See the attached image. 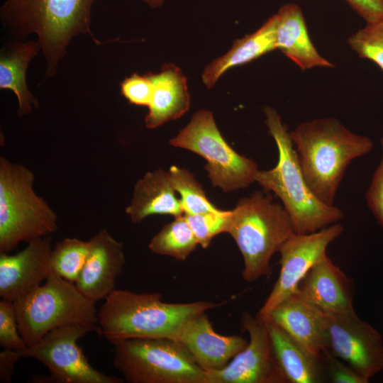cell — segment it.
<instances>
[{"label":"cell","mask_w":383,"mask_h":383,"mask_svg":"<svg viewBox=\"0 0 383 383\" xmlns=\"http://www.w3.org/2000/svg\"><path fill=\"white\" fill-rule=\"evenodd\" d=\"M98 311V323L110 343L128 338H170L189 318L221 304L208 301L167 303L160 293L115 289Z\"/></svg>","instance_id":"277c9868"},{"label":"cell","mask_w":383,"mask_h":383,"mask_svg":"<svg viewBox=\"0 0 383 383\" xmlns=\"http://www.w3.org/2000/svg\"><path fill=\"white\" fill-rule=\"evenodd\" d=\"M0 345L14 350L27 347L18 331L13 303L4 299L0 301Z\"/></svg>","instance_id":"f546056e"},{"label":"cell","mask_w":383,"mask_h":383,"mask_svg":"<svg viewBox=\"0 0 383 383\" xmlns=\"http://www.w3.org/2000/svg\"><path fill=\"white\" fill-rule=\"evenodd\" d=\"M35 175L27 167L0 157V253L22 241L49 236L58 228L57 216L34 189Z\"/></svg>","instance_id":"52a82bcc"},{"label":"cell","mask_w":383,"mask_h":383,"mask_svg":"<svg viewBox=\"0 0 383 383\" xmlns=\"http://www.w3.org/2000/svg\"><path fill=\"white\" fill-rule=\"evenodd\" d=\"M321 359L324 360L328 369V374L332 382L334 383H367L365 379L348 365L340 362L338 358L326 350Z\"/></svg>","instance_id":"d6a6232c"},{"label":"cell","mask_w":383,"mask_h":383,"mask_svg":"<svg viewBox=\"0 0 383 383\" xmlns=\"http://www.w3.org/2000/svg\"><path fill=\"white\" fill-rule=\"evenodd\" d=\"M89 242L87 259L74 284L84 296L97 301L116 289L126 259L123 244L106 229L100 230Z\"/></svg>","instance_id":"2e32d148"},{"label":"cell","mask_w":383,"mask_h":383,"mask_svg":"<svg viewBox=\"0 0 383 383\" xmlns=\"http://www.w3.org/2000/svg\"><path fill=\"white\" fill-rule=\"evenodd\" d=\"M170 144L204 157L212 185L226 192L248 187L255 182L259 170L257 164L227 143L210 111L195 113L189 123L170 140Z\"/></svg>","instance_id":"9c48e42d"},{"label":"cell","mask_w":383,"mask_h":383,"mask_svg":"<svg viewBox=\"0 0 383 383\" xmlns=\"http://www.w3.org/2000/svg\"><path fill=\"white\" fill-rule=\"evenodd\" d=\"M353 279L326 255L301 279L295 293L325 313L348 312L353 309Z\"/></svg>","instance_id":"e0dca14e"},{"label":"cell","mask_w":383,"mask_h":383,"mask_svg":"<svg viewBox=\"0 0 383 383\" xmlns=\"http://www.w3.org/2000/svg\"><path fill=\"white\" fill-rule=\"evenodd\" d=\"M283 206L257 191L239 200L231 210L228 231L242 255L243 278L255 282L272 274L270 260L294 233Z\"/></svg>","instance_id":"5b68a950"},{"label":"cell","mask_w":383,"mask_h":383,"mask_svg":"<svg viewBox=\"0 0 383 383\" xmlns=\"http://www.w3.org/2000/svg\"><path fill=\"white\" fill-rule=\"evenodd\" d=\"M264 320L278 326L306 353L317 360H321L327 350L323 312L296 293L279 304Z\"/></svg>","instance_id":"ac0fdd59"},{"label":"cell","mask_w":383,"mask_h":383,"mask_svg":"<svg viewBox=\"0 0 383 383\" xmlns=\"http://www.w3.org/2000/svg\"><path fill=\"white\" fill-rule=\"evenodd\" d=\"M96 0H6L0 21L13 40L37 35L46 62V77H55L72 40L88 34L101 44L91 30Z\"/></svg>","instance_id":"6da1fadb"},{"label":"cell","mask_w":383,"mask_h":383,"mask_svg":"<svg viewBox=\"0 0 383 383\" xmlns=\"http://www.w3.org/2000/svg\"><path fill=\"white\" fill-rule=\"evenodd\" d=\"M51 237L34 239L13 255L0 253V296L13 301L42 284L51 272Z\"/></svg>","instance_id":"9a60e30c"},{"label":"cell","mask_w":383,"mask_h":383,"mask_svg":"<svg viewBox=\"0 0 383 383\" xmlns=\"http://www.w3.org/2000/svg\"><path fill=\"white\" fill-rule=\"evenodd\" d=\"M348 43L359 57L373 62L383 72V18L366 23L350 36Z\"/></svg>","instance_id":"83f0119b"},{"label":"cell","mask_w":383,"mask_h":383,"mask_svg":"<svg viewBox=\"0 0 383 383\" xmlns=\"http://www.w3.org/2000/svg\"><path fill=\"white\" fill-rule=\"evenodd\" d=\"M276 362L287 383H318L321 360L306 353L282 328L265 320Z\"/></svg>","instance_id":"cb8c5ba5"},{"label":"cell","mask_w":383,"mask_h":383,"mask_svg":"<svg viewBox=\"0 0 383 383\" xmlns=\"http://www.w3.org/2000/svg\"><path fill=\"white\" fill-rule=\"evenodd\" d=\"M184 216L199 245L206 249L216 235L228 233L231 221V210L221 209L217 212Z\"/></svg>","instance_id":"f1b7e54d"},{"label":"cell","mask_w":383,"mask_h":383,"mask_svg":"<svg viewBox=\"0 0 383 383\" xmlns=\"http://www.w3.org/2000/svg\"><path fill=\"white\" fill-rule=\"evenodd\" d=\"M343 231V226L335 223L313 233H293L279 252V277L257 316L266 318L279 304L294 294L301 279L326 255L328 245Z\"/></svg>","instance_id":"7c38bea8"},{"label":"cell","mask_w":383,"mask_h":383,"mask_svg":"<svg viewBox=\"0 0 383 383\" xmlns=\"http://www.w3.org/2000/svg\"><path fill=\"white\" fill-rule=\"evenodd\" d=\"M168 172L172 185L179 194L184 214H199L221 210L208 199L202 186L189 171L172 165Z\"/></svg>","instance_id":"4316f807"},{"label":"cell","mask_w":383,"mask_h":383,"mask_svg":"<svg viewBox=\"0 0 383 383\" xmlns=\"http://www.w3.org/2000/svg\"><path fill=\"white\" fill-rule=\"evenodd\" d=\"M153 9H157L162 6L165 0H141Z\"/></svg>","instance_id":"d590c367"},{"label":"cell","mask_w":383,"mask_h":383,"mask_svg":"<svg viewBox=\"0 0 383 383\" xmlns=\"http://www.w3.org/2000/svg\"><path fill=\"white\" fill-rule=\"evenodd\" d=\"M277 49L274 16L270 17L255 32L236 40L230 50L206 67L202 81L208 89L229 69L250 62Z\"/></svg>","instance_id":"603a6c76"},{"label":"cell","mask_w":383,"mask_h":383,"mask_svg":"<svg viewBox=\"0 0 383 383\" xmlns=\"http://www.w3.org/2000/svg\"><path fill=\"white\" fill-rule=\"evenodd\" d=\"M89 250V240L76 238L62 239L52 250V271L68 281L75 282L86 262Z\"/></svg>","instance_id":"484cf974"},{"label":"cell","mask_w":383,"mask_h":383,"mask_svg":"<svg viewBox=\"0 0 383 383\" xmlns=\"http://www.w3.org/2000/svg\"><path fill=\"white\" fill-rule=\"evenodd\" d=\"M126 212L133 223L152 215H183L169 172L162 169L148 172L138 180Z\"/></svg>","instance_id":"44dd1931"},{"label":"cell","mask_w":383,"mask_h":383,"mask_svg":"<svg viewBox=\"0 0 383 383\" xmlns=\"http://www.w3.org/2000/svg\"><path fill=\"white\" fill-rule=\"evenodd\" d=\"M96 302L84 296L74 282L52 271L44 284L13 301L18 331L27 346L67 325L92 327L101 335Z\"/></svg>","instance_id":"8992f818"},{"label":"cell","mask_w":383,"mask_h":383,"mask_svg":"<svg viewBox=\"0 0 383 383\" xmlns=\"http://www.w3.org/2000/svg\"><path fill=\"white\" fill-rule=\"evenodd\" d=\"M241 326L249 334L247 346L224 367L206 372L207 383H287L274 358L266 321L244 312Z\"/></svg>","instance_id":"4fadbf2b"},{"label":"cell","mask_w":383,"mask_h":383,"mask_svg":"<svg viewBox=\"0 0 383 383\" xmlns=\"http://www.w3.org/2000/svg\"><path fill=\"white\" fill-rule=\"evenodd\" d=\"M264 112L265 124L277 145L278 161L272 169L258 170L255 182L281 200L296 233H313L338 223L343 218V211L319 200L308 186L290 132L280 116L269 106Z\"/></svg>","instance_id":"3957f363"},{"label":"cell","mask_w":383,"mask_h":383,"mask_svg":"<svg viewBox=\"0 0 383 383\" xmlns=\"http://www.w3.org/2000/svg\"><path fill=\"white\" fill-rule=\"evenodd\" d=\"M113 365L131 383H207V372L170 338H128L111 343Z\"/></svg>","instance_id":"ba28073f"},{"label":"cell","mask_w":383,"mask_h":383,"mask_svg":"<svg viewBox=\"0 0 383 383\" xmlns=\"http://www.w3.org/2000/svg\"><path fill=\"white\" fill-rule=\"evenodd\" d=\"M18 350L4 349L0 353V381L10 382L16 362L21 359Z\"/></svg>","instance_id":"e575fe53"},{"label":"cell","mask_w":383,"mask_h":383,"mask_svg":"<svg viewBox=\"0 0 383 383\" xmlns=\"http://www.w3.org/2000/svg\"><path fill=\"white\" fill-rule=\"evenodd\" d=\"M323 330L327 350L365 379L369 381L383 370L382 335L355 310L323 312Z\"/></svg>","instance_id":"8fae6325"},{"label":"cell","mask_w":383,"mask_h":383,"mask_svg":"<svg viewBox=\"0 0 383 383\" xmlns=\"http://www.w3.org/2000/svg\"><path fill=\"white\" fill-rule=\"evenodd\" d=\"M121 94L131 104L149 106L153 94V84L148 73L139 75L136 73L125 78L120 84Z\"/></svg>","instance_id":"4dcf8cb0"},{"label":"cell","mask_w":383,"mask_h":383,"mask_svg":"<svg viewBox=\"0 0 383 383\" xmlns=\"http://www.w3.org/2000/svg\"><path fill=\"white\" fill-rule=\"evenodd\" d=\"M148 74L153 94L145 123L147 128L153 129L184 115L189 108L190 99L187 78L176 65L167 64L159 73Z\"/></svg>","instance_id":"ffe728a7"},{"label":"cell","mask_w":383,"mask_h":383,"mask_svg":"<svg viewBox=\"0 0 383 383\" xmlns=\"http://www.w3.org/2000/svg\"><path fill=\"white\" fill-rule=\"evenodd\" d=\"M276 47L302 71L314 67H333L313 44L301 8L294 3L283 5L274 14Z\"/></svg>","instance_id":"d6986e66"},{"label":"cell","mask_w":383,"mask_h":383,"mask_svg":"<svg viewBox=\"0 0 383 383\" xmlns=\"http://www.w3.org/2000/svg\"><path fill=\"white\" fill-rule=\"evenodd\" d=\"M91 331L99 334L96 328L83 325L58 327L18 353L21 358H34L48 369L50 377L43 382L122 383L121 379L93 367L77 344Z\"/></svg>","instance_id":"30bf717a"},{"label":"cell","mask_w":383,"mask_h":383,"mask_svg":"<svg viewBox=\"0 0 383 383\" xmlns=\"http://www.w3.org/2000/svg\"><path fill=\"white\" fill-rule=\"evenodd\" d=\"M380 143L382 159L373 174L365 198L369 208L383 228V138Z\"/></svg>","instance_id":"1f68e13d"},{"label":"cell","mask_w":383,"mask_h":383,"mask_svg":"<svg viewBox=\"0 0 383 383\" xmlns=\"http://www.w3.org/2000/svg\"><path fill=\"white\" fill-rule=\"evenodd\" d=\"M170 339L178 343L206 372L224 367L248 343L241 336L216 332L206 311L187 319Z\"/></svg>","instance_id":"5bb4252c"},{"label":"cell","mask_w":383,"mask_h":383,"mask_svg":"<svg viewBox=\"0 0 383 383\" xmlns=\"http://www.w3.org/2000/svg\"><path fill=\"white\" fill-rule=\"evenodd\" d=\"M366 23L383 18V0H345Z\"/></svg>","instance_id":"836d02e7"},{"label":"cell","mask_w":383,"mask_h":383,"mask_svg":"<svg viewBox=\"0 0 383 383\" xmlns=\"http://www.w3.org/2000/svg\"><path fill=\"white\" fill-rule=\"evenodd\" d=\"M41 51L39 42L33 40H13L1 50L0 89L11 90L17 97L18 113L25 116L39 103L29 91L26 82L30 61Z\"/></svg>","instance_id":"7402d4cb"},{"label":"cell","mask_w":383,"mask_h":383,"mask_svg":"<svg viewBox=\"0 0 383 383\" xmlns=\"http://www.w3.org/2000/svg\"><path fill=\"white\" fill-rule=\"evenodd\" d=\"M174 218L152 237L148 248L155 254L184 261L199 243L184 214Z\"/></svg>","instance_id":"d4e9b609"},{"label":"cell","mask_w":383,"mask_h":383,"mask_svg":"<svg viewBox=\"0 0 383 383\" xmlns=\"http://www.w3.org/2000/svg\"><path fill=\"white\" fill-rule=\"evenodd\" d=\"M290 136L308 186L331 206L348 166L373 147L368 137L352 132L335 118L302 122Z\"/></svg>","instance_id":"7a4b0ae2"}]
</instances>
